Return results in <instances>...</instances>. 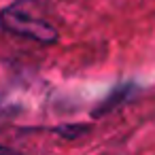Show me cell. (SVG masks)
Here are the masks:
<instances>
[{"label": "cell", "instance_id": "obj_1", "mask_svg": "<svg viewBox=\"0 0 155 155\" xmlns=\"http://www.w3.org/2000/svg\"><path fill=\"white\" fill-rule=\"evenodd\" d=\"M0 28L11 34L43 43V45H53L58 41V30L49 21L28 13L21 2H15L0 11Z\"/></svg>", "mask_w": 155, "mask_h": 155}, {"label": "cell", "instance_id": "obj_2", "mask_svg": "<svg viewBox=\"0 0 155 155\" xmlns=\"http://www.w3.org/2000/svg\"><path fill=\"white\" fill-rule=\"evenodd\" d=\"M74 132H87V125H64V127H58V134L64 136V138H74L77 136Z\"/></svg>", "mask_w": 155, "mask_h": 155}, {"label": "cell", "instance_id": "obj_3", "mask_svg": "<svg viewBox=\"0 0 155 155\" xmlns=\"http://www.w3.org/2000/svg\"><path fill=\"white\" fill-rule=\"evenodd\" d=\"M0 155H21V153H17L15 149H9V147H2V144H0Z\"/></svg>", "mask_w": 155, "mask_h": 155}]
</instances>
